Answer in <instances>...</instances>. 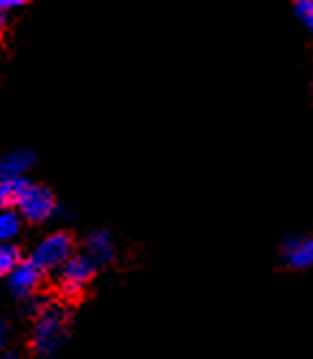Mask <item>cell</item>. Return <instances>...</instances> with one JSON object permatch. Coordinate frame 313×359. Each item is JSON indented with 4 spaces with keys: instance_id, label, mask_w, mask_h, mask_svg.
I'll return each instance as SVG.
<instances>
[{
    "instance_id": "2e32d148",
    "label": "cell",
    "mask_w": 313,
    "mask_h": 359,
    "mask_svg": "<svg viewBox=\"0 0 313 359\" xmlns=\"http://www.w3.org/2000/svg\"><path fill=\"white\" fill-rule=\"evenodd\" d=\"M0 359H18V355H15V353H11V351H5L3 355H0Z\"/></svg>"
},
{
    "instance_id": "52a82bcc",
    "label": "cell",
    "mask_w": 313,
    "mask_h": 359,
    "mask_svg": "<svg viewBox=\"0 0 313 359\" xmlns=\"http://www.w3.org/2000/svg\"><path fill=\"white\" fill-rule=\"evenodd\" d=\"M85 255L99 266V264H109L115 260V238L109 229H91V232L85 236Z\"/></svg>"
},
{
    "instance_id": "277c9868",
    "label": "cell",
    "mask_w": 313,
    "mask_h": 359,
    "mask_svg": "<svg viewBox=\"0 0 313 359\" xmlns=\"http://www.w3.org/2000/svg\"><path fill=\"white\" fill-rule=\"evenodd\" d=\"M97 273V264L85 253H76L57 271V288L65 299L81 297Z\"/></svg>"
},
{
    "instance_id": "8992f818",
    "label": "cell",
    "mask_w": 313,
    "mask_h": 359,
    "mask_svg": "<svg viewBox=\"0 0 313 359\" xmlns=\"http://www.w3.org/2000/svg\"><path fill=\"white\" fill-rule=\"evenodd\" d=\"M35 165V154L26 147L11 149L0 156V180H7V182H18L24 180V175L29 173Z\"/></svg>"
},
{
    "instance_id": "9c48e42d",
    "label": "cell",
    "mask_w": 313,
    "mask_h": 359,
    "mask_svg": "<svg viewBox=\"0 0 313 359\" xmlns=\"http://www.w3.org/2000/svg\"><path fill=\"white\" fill-rule=\"evenodd\" d=\"M22 262H24L22 249L15 243H3V245H0V279L9 277Z\"/></svg>"
},
{
    "instance_id": "3957f363",
    "label": "cell",
    "mask_w": 313,
    "mask_h": 359,
    "mask_svg": "<svg viewBox=\"0 0 313 359\" xmlns=\"http://www.w3.org/2000/svg\"><path fill=\"white\" fill-rule=\"evenodd\" d=\"M74 255H76V241L69 232L61 229V232H52L43 236L35 245L31 260L43 273H50V271H59L69 258H74Z\"/></svg>"
},
{
    "instance_id": "9a60e30c",
    "label": "cell",
    "mask_w": 313,
    "mask_h": 359,
    "mask_svg": "<svg viewBox=\"0 0 313 359\" xmlns=\"http://www.w3.org/2000/svg\"><path fill=\"white\" fill-rule=\"evenodd\" d=\"M7 323L5 320H0V355L5 353V342H7Z\"/></svg>"
},
{
    "instance_id": "e0dca14e",
    "label": "cell",
    "mask_w": 313,
    "mask_h": 359,
    "mask_svg": "<svg viewBox=\"0 0 313 359\" xmlns=\"http://www.w3.org/2000/svg\"><path fill=\"white\" fill-rule=\"evenodd\" d=\"M3 29H5V15H0V35H3Z\"/></svg>"
},
{
    "instance_id": "ba28073f",
    "label": "cell",
    "mask_w": 313,
    "mask_h": 359,
    "mask_svg": "<svg viewBox=\"0 0 313 359\" xmlns=\"http://www.w3.org/2000/svg\"><path fill=\"white\" fill-rule=\"evenodd\" d=\"M281 258L292 269L313 266V236H290L281 245Z\"/></svg>"
},
{
    "instance_id": "5b68a950",
    "label": "cell",
    "mask_w": 313,
    "mask_h": 359,
    "mask_svg": "<svg viewBox=\"0 0 313 359\" xmlns=\"http://www.w3.org/2000/svg\"><path fill=\"white\" fill-rule=\"evenodd\" d=\"M43 271L33 262V260H24L9 277H7V288L9 292L20 299L26 301L35 294H39L41 284H43Z\"/></svg>"
},
{
    "instance_id": "8fae6325",
    "label": "cell",
    "mask_w": 313,
    "mask_h": 359,
    "mask_svg": "<svg viewBox=\"0 0 313 359\" xmlns=\"http://www.w3.org/2000/svg\"><path fill=\"white\" fill-rule=\"evenodd\" d=\"M18 182H20V180H18ZM18 182H7V180H0V212L11 210L15 206Z\"/></svg>"
},
{
    "instance_id": "30bf717a",
    "label": "cell",
    "mask_w": 313,
    "mask_h": 359,
    "mask_svg": "<svg viewBox=\"0 0 313 359\" xmlns=\"http://www.w3.org/2000/svg\"><path fill=\"white\" fill-rule=\"evenodd\" d=\"M20 229H22V217L13 208L0 212V245L13 243V238L20 234Z\"/></svg>"
},
{
    "instance_id": "7c38bea8",
    "label": "cell",
    "mask_w": 313,
    "mask_h": 359,
    "mask_svg": "<svg viewBox=\"0 0 313 359\" xmlns=\"http://www.w3.org/2000/svg\"><path fill=\"white\" fill-rule=\"evenodd\" d=\"M50 301L46 299V297H41V294H35V297H31V299H26V301H22V312L26 314V316H31L33 320L46 310V305H48Z\"/></svg>"
},
{
    "instance_id": "6da1fadb",
    "label": "cell",
    "mask_w": 313,
    "mask_h": 359,
    "mask_svg": "<svg viewBox=\"0 0 313 359\" xmlns=\"http://www.w3.org/2000/svg\"><path fill=\"white\" fill-rule=\"evenodd\" d=\"M69 323H71L69 307L65 303L50 301L46 305V310L35 318L33 333H31L33 351L41 357L57 355L67 340Z\"/></svg>"
},
{
    "instance_id": "4fadbf2b",
    "label": "cell",
    "mask_w": 313,
    "mask_h": 359,
    "mask_svg": "<svg viewBox=\"0 0 313 359\" xmlns=\"http://www.w3.org/2000/svg\"><path fill=\"white\" fill-rule=\"evenodd\" d=\"M294 9H296L298 20L307 27V31L313 33V0H298Z\"/></svg>"
},
{
    "instance_id": "5bb4252c",
    "label": "cell",
    "mask_w": 313,
    "mask_h": 359,
    "mask_svg": "<svg viewBox=\"0 0 313 359\" xmlns=\"http://www.w3.org/2000/svg\"><path fill=\"white\" fill-rule=\"evenodd\" d=\"M22 5H24L22 0H0V15H5L7 11L18 9V7H22Z\"/></svg>"
},
{
    "instance_id": "7a4b0ae2",
    "label": "cell",
    "mask_w": 313,
    "mask_h": 359,
    "mask_svg": "<svg viewBox=\"0 0 313 359\" xmlns=\"http://www.w3.org/2000/svg\"><path fill=\"white\" fill-rule=\"evenodd\" d=\"M15 212L29 223H43L52 219L59 210L57 197L48 187L35 184L31 180H20L15 195Z\"/></svg>"
}]
</instances>
